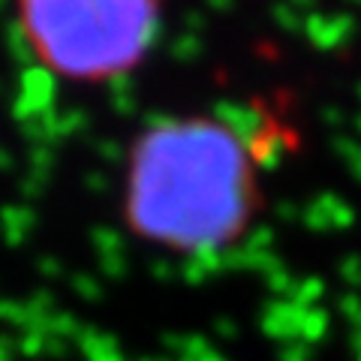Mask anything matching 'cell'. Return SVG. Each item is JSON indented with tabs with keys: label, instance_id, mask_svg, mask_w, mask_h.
I'll list each match as a JSON object with an SVG mask.
<instances>
[{
	"label": "cell",
	"instance_id": "cell-1",
	"mask_svg": "<svg viewBox=\"0 0 361 361\" xmlns=\"http://www.w3.org/2000/svg\"><path fill=\"white\" fill-rule=\"evenodd\" d=\"M253 166L250 145L217 118L151 121L130 151V232L190 262H220L250 235Z\"/></svg>",
	"mask_w": 361,
	"mask_h": 361
},
{
	"label": "cell",
	"instance_id": "cell-2",
	"mask_svg": "<svg viewBox=\"0 0 361 361\" xmlns=\"http://www.w3.org/2000/svg\"><path fill=\"white\" fill-rule=\"evenodd\" d=\"M33 61L54 78L121 82L148 58L160 0H16Z\"/></svg>",
	"mask_w": 361,
	"mask_h": 361
},
{
	"label": "cell",
	"instance_id": "cell-3",
	"mask_svg": "<svg viewBox=\"0 0 361 361\" xmlns=\"http://www.w3.org/2000/svg\"><path fill=\"white\" fill-rule=\"evenodd\" d=\"M54 85H58V78L49 70H42V66H30V70L21 73L16 109H13L16 118L21 121V127L42 115H49L54 109Z\"/></svg>",
	"mask_w": 361,
	"mask_h": 361
},
{
	"label": "cell",
	"instance_id": "cell-4",
	"mask_svg": "<svg viewBox=\"0 0 361 361\" xmlns=\"http://www.w3.org/2000/svg\"><path fill=\"white\" fill-rule=\"evenodd\" d=\"M304 30H307V37L313 39V45H319V49H337V45H343V39L349 37V18H337V16H310L304 21Z\"/></svg>",
	"mask_w": 361,
	"mask_h": 361
},
{
	"label": "cell",
	"instance_id": "cell-5",
	"mask_svg": "<svg viewBox=\"0 0 361 361\" xmlns=\"http://www.w3.org/2000/svg\"><path fill=\"white\" fill-rule=\"evenodd\" d=\"M172 51H175V58L190 61V58H196V54L202 51V42H199V37H193V30H187L172 42Z\"/></svg>",
	"mask_w": 361,
	"mask_h": 361
},
{
	"label": "cell",
	"instance_id": "cell-6",
	"mask_svg": "<svg viewBox=\"0 0 361 361\" xmlns=\"http://www.w3.org/2000/svg\"><path fill=\"white\" fill-rule=\"evenodd\" d=\"M343 157H346V163L353 166V172L361 175V145H353V142H343Z\"/></svg>",
	"mask_w": 361,
	"mask_h": 361
},
{
	"label": "cell",
	"instance_id": "cell-7",
	"mask_svg": "<svg viewBox=\"0 0 361 361\" xmlns=\"http://www.w3.org/2000/svg\"><path fill=\"white\" fill-rule=\"evenodd\" d=\"M208 4H211V6H217V9H226V6L232 4V0H208Z\"/></svg>",
	"mask_w": 361,
	"mask_h": 361
}]
</instances>
